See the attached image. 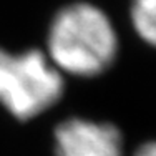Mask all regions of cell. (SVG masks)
Instances as JSON below:
<instances>
[{
    "mask_svg": "<svg viewBox=\"0 0 156 156\" xmlns=\"http://www.w3.org/2000/svg\"><path fill=\"white\" fill-rule=\"evenodd\" d=\"M47 57L60 73L91 78L106 72L118 55V35L100 7L76 2L53 17L47 35Z\"/></svg>",
    "mask_w": 156,
    "mask_h": 156,
    "instance_id": "6da1fadb",
    "label": "cell"
},
{
    "mask_svg": "<svg viewBox=\"0 0 156 156\" xmlns=\"http://www.w3.org/2000/svg\"><path fill=\"white\" fill-rule=\"evenodd\" d=\"M65 91L62 73L40 50L20 53L0 48V103L12 116L27 121L55 105Z\"/></svg>",
    "mask_w": 156,
    "mask_h": 156,
    "instance_id": "7a4b0ae2",
    "label": "cell"
},
{
    "mask_svg": "<svg viewBox=\"0 0 156 156\" xmlns=\"http://www.w3.org/2000/svg\"><path fill=\"white\" fill-rule=\"evenodd\" d=\"M57 156H123V136L111 123L68 118L55 128Z\"/></svg>",
    "mask_w": 156,
    "mask_h": 156,
    "instance_id": "3957f363",
    "label": "cell"
},
{
    "mask_svg": "<svg viewBox=\"0 0 156 156\" xmlns=\"http://www.w3.org/2000/svg\"><path fill=\"white\" fill-rule=\"evenodd\" d=\"M129 18L140 38L156 48V0H133Z\"/></svg>",
    "mask_w": 156,
    "mask_h": 156,
    "instance_id": "277c9868",
    "label": "cell"
},
{
    "mask_svg": "<svg viewBox=\"0 0 156 156\" xmlns=\"http://www.w3.org/2000/svg\"><path fill=\"white\" fill-rule=\"evenodd\" d=\"M135 156H156V141L143 143L138 150H136Z\"/></svg>",
    "mask_w": 156,
    "mask_h": 156,
    "instance_id": "5b68a950",
    "label": "cell"
}]
</instances>
